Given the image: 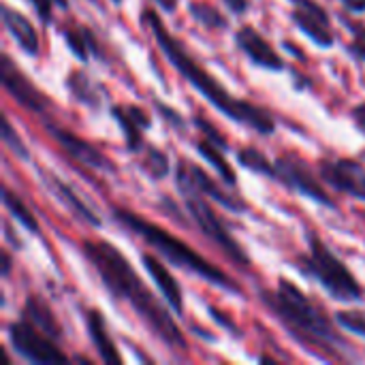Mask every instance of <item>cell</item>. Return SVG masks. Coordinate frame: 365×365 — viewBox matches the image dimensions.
I'll return each instance as SVG.
<instances>
[{
	"instance_id": "1",
	"label": "cell",
	"mask_w": 365,
	"mask_h": 365,
	"mask_svg": "<svg viewBox=\"0 0 365 365\" xmlns=\"http://www.w3.org/2000/svg\"><path fill=\"white\" fill-rule=\"evenodd\" d=\"M81 252L101 278L103 287L115 299L128 304L163 344L175 351H186L184 334L171 319V312L154 297V293L145 287V282L137 276L128 259L118 248H113L109 242L86 240L81 242Z\"/></svg>"
},
{
	"instance_id": "2",
	"label": "cell",
	"mask_w": 365,
	"mask_h": 365,
	"mask_svg": "<svg viewBox=\"0 0 365 365\" xmlns=\"http://www.w3.org/2000/svg\"><path fill=\"white\" fill-rule=\"evenodd\" d=\"M141 19L150 28V32H152L154 41L158 43L160 51L165 53V58L220 113H225L229 120H233L237 124H244V126L252 128L259 135H274L276 133V120L272 118V113L267 109L255 105V103L231 96L229 90L186 51V47L180 43V38L167 30V26L163 24L160 15L154 13V9H145L141 13Z\"/></svg>"
},
{
	"instance_id": "3",
	"label": "cell",
	"mask_w": 365,
	"mask_h": 365,
	"mask_svg": "<svg viewBox=\"0 0 365 365\" xmlns=\"http://www.w3.org/2000/svg\"><path fill=\"white\" fill-rule=\"evenodd\" d=\"M261 302L278 317V321L289 329V334L306 346L323 349L325 355L334 357L342 338L338 336L334 323L310 302V297L291 280L280 278L276 291H263Z\"/></svg>"
},
{
	"instance_id": "4",
	"label": "cell",
	"mask_w": 365,
	"mask_h": 365,
	"mask_svg": "<svg viewBox=\"0 0 365 365\" xmlns=\"http://www.w3.org/2000/svg\"><path fill=\"white\" fill-rule=\"evenodd\" d=\"M113 218L118 222H122L128 231L139 235L145 244H150L171 265L182 267V269H186L190 274H197L205 282H210V284H214V287H218V289H222L227 293H233V295L242 293V287L231 276H227L222 269L212 265L197 250L186 246L182 240H178L175 235H171L163 227H158V225H154V222H150V220H145V218H141V216H137L135 212H128V210H113Z\"/></svg>"
},
{
	"instance_id": "5",
	"label": "cell",
	"mask_w": 365,
	"mask_h": 365,
	"mask_svg": "<svg viewBox=\"0 0 365 365\" xmlns=\"http://www.w3.org/2000/svg\"><path fill=\"white\" fill-rule=\"evenodd\" d=\"M310 252L299 255L295 267L306 276L314 278L331 299L336 302H361L365 295L364 287L357 282L353 272L329 250V246L314 233L306 235Z\"/></svg>"
},
{
	"instance_id": "6",
	"label": "cell",
	"mask_w": 365,
	"mask_h": 365,
	"mask_svg": "<svg viewBox=\"0 0 365 365\" xmlns=\"http://www.w3.org/2000/svg\"><path fill=\"white\" fill-rule=\"evenodd\" d=\"M180 195L184 197V203H186V210L190 212L192 220L197 222V227L201 229V233L212 240L235 265H242V267H248L250 265V257L246 255V250L240 246V242L229 233L227 225L218 218V214L214 212V207L203 199V195H199L197 190L192 188H186V186H180L178 188Z\"/></svg>"
},
{
	"instance_id": "7",
	"label": "cell",
	"mask_w": 365,
	"mask_h": 365,
	"mask_svg": "<svg viewBox=\"0 0 365 365\" xmlns=\"http://www.w3.org/2000/svg\"><path fill=\"white\" fill-rule=\"evenodd\" d=\"M9 342L13 351L30 364H66L68 357L58 349L56 340L43 334L24 317L9 325Z\"/></svg>"
},
{
	"instance_id": "8",
	"label": "cell",
	"mask_w": 365,
	"mask_h": 365,
	"mask_svg": "<svg viewBox=\"0 0 365 365\" xmlns=\"http://www.w3.org/2000/svg\"><path fill=\"white\" fill-rule=\"evenodd\" d=\"M175 186H186L197 190L199 195H205L207 199L216 201L218 205L231 210V212H246L248 205L240 195L227 192L210 173H205V169H201L199 165L190 163V160H180L175 167Z\"/></svg>"
},
{
	"instance_id": "9",
	"label": "cell",
	"mask_w": 365,
	"mask_h": 365,
	"mask_svg": "<svg viewBox=\"0 0 365 365\" xmlns=\"http://www.w3.org/2000/svg\"><path fill=\"white\" fill-rule=\"evenodd\" d=\"M276 182H280L293 192H299L302 197H308L321 205L334 207V199L327 195L321 182L310 173V169L295 156H280L276 160Z\"/></svg>"
},
{
	"instance_id": "10",
	"label": "cell",
	"mask_w": 365,
	"mask_h": 365,
	"mask_svg": "<svg viewBox=\"0 0 365 365\" xmlns=\"http://www.w3.org/2000/svg\"><path fill=\"white\" fill-rule=\"evenodd\" d=\"M0 79L4 90L15 98L17 105H21L26 111L32 113H43L49 107V98L21 73V68H17V64L11 60V56H2L0 58Z\"/></svg>"
},
{
	"instance_id": "11",
	"label": "cell",
	"mask_w": 365,
	"mask_h": 365,
	"mask_svg": "<svg viewBox=\"0 0 365 365\" xmlns=\"http://www.w3.org/2000/svg\"><path fill=\"white\" fill-rule=\"evenodd\" d=\"M293 11L291 19L293 24L319 47H334L336 34L331 28L329 13L317 2V0H291Z\"/></svg>"
},
{
	"instance_id": "12",
	"label": "cell",
	"mask_w": 365,
	"mask_h": 365,
	"mask_svg": "<svg viewBox=\"0 0 365 365\" xmlns=\"http://www.w3.org/2000/svg\"><path fill=\"white\" fill-rule=\"evenodd\" d=\"M321 178L336 190L365 201V167L353 158L319 160Z\"/></svg>"
},
{
	"instance_id": "13",
	"label": "cell",
	"mask_w": 365,
	"mask_h": 365,
	"mask_svg": "<svg viewBox=\"0 0 365 365\" xmlns=\"http://www.w3.org/2000/svg\"><path fill=\"white\" fill-rule=\"evenodd\" d=\"M47 133L56 139V143L71 158H75L83 167L94 169V171H103V173H113L115 171L113 160L107 154H103L96 145H92L90 141L81 139L79 135H75V133H71L66 128H60L58 124H47Z\"/></svg>"
},
{
	"instance_id": "14",
	"label": "cell",
	"mask_w": 365,
	"mask_h": 365,
	"mask_svg": "<svg viewBox=\"0 0 365 365\" xmlns=\"http://www.w3.org/2000/svg\"><path fill=\"white\" fill-rule=\"evenodd\" d=\"M235 45L248 56V60L265 71H284V58L272 47V43L252 26H242L235 32Z\"/></svg>"
},
{
	"instance_id": "15",
	"label": "cell",
	"mask_w": 365,
	"mask_h": 365,
	"mask_svg": "<svg viewBox=\"0 0 365 365\" xmlns=\"http://www.w3.org/2000/svg\"><path fill=\"white\" fill-rule=\"evenodd\" d=\"M109 113L118 122V126H120V130L124 135L126 150L133 152V154L143 152V148L148 145L143 133L152 124L150 113L143 107H137V105H113L109 109Z\"/></svg>"
},
{
	"instance_id": "16",
	"label": "cell",
	"mask_w": 365,
	"mask_h": 365,
	"mask_svg": "<svg viewBox=\"0 0 365 365\" xmlns=\"http://www.w3.org/2000/svg\"><path fill=\"white\" fill-rule=\"evenodd\" d=\"M141 263L145 267V272L150 274V278L154 280V284L158 287V291L163 293V297L167 299V304L171 306V310L175 314H184V295H182V287L180 282L171 276V272L165 267V263H160L156 257L152 255H141Z\"/></svg>"
},
{
	"instance_id": "17",
	"label": "cell",
	"mask_w": 365,
	"mask_h": 365,
	"mask_svg": "<svg viewBox=\"0 0 365 365\" xmlns=\"http://www.w3.org/2000/svg\"><path fill=\"white\" fill-rule=\"evenodd\" d=\"M0 13H2L4 28H6L9 34L15 38V43L19 45V49H21L24 53L32 56V58L38 56L41 43H38V32L34 30L32 21H30L24 13L11 9L9 4H2Z\"/></svg>"
},
{
	"instance_id": "18",
	"label": "cell",
	"mask_w": 365,
	"mask_h": 365,
	"mask_svg": "<svg viewBox=\"0 0 365 365\" xmlns=\"http://www.w3.org/2000/svg\"><path fill=\"white\" fill-rule=\"evenodd\" d=\"M86 329H88V336L98 353V357L103 359V364L120 365L122 364V355L118 353L111 336H109V329H107V323L103 319V314L98 310H88L86 312Z\"/></svg>"
},
{
	"instance_id": "19",
	"label": "cell",
	"mask_w": 365,
	"mask_h": 365,
	"mask_svg": "<svg viewBox=\"0 0 365 365\" xmlns=\"http://www.w3.org/2000/svg\"><path fill=\"white\" fill-rule=\"evenodd\" d=\"M43 173V171H41ZM43 182L49 186V190L68 207V212H73V216H77L81 222H88V225H92V227H101V218L96 216V212L88 205V203H83L79 197H77V192L68 186V184H64L58 175H49V173H43Z\"/></svg>"
},
{
	"instance_id": "20",
	"label": "cell",
	"mask_w": 365,
	"mask_h": 365,
	"mask_svg": "<svg viewBox=\"0 0 365 365\" xmlns=\"http://www.w3.org/2000/svg\"><path fill=\"white\" fill-rule=\"evenodd\" d=\"M21 317H24L26 321H30L34 327H38L43 334H47L49 338H53L56 342L62 338V327H60L58 319L53 317L51 308H49L38 295H30V297L24 302Z\"/></svg>"
},
{
	"instance_id": "21",
	"label": "cell",
	"mask_w": 365,
	"mask_h": 365,
	"mask_svg": "<svg viewBox=\"0 0 365 365\" xmlns=\"http://www.w3.org/2000/svg\"><path fill=\"white\" fill-rule=\"evenodd\" d=\"M62 36L66 47L79 58V60H90L92 56H101V47L96 43V36L92 34L90 28L83 26H64Z\"/></svg>"
},
{
	"instance_id": "22",
	"label": "cell",
	"mask_w": 365,
	"mask_h": 365,
	"mask_svg": "<svg viewBox=\"0 0 365 365\" xmlns=\"http://www.w3.org/2000/svg\"><path fill=\"white\" fill-rule=\"evenodd\" d=\"M66 88L77 103L92 107V109L101 107V88L83 71H73L66 77Z\"/></svg>"
},
{
	"instance_id": "23",
	"label": "cell",
	"mask_w": 365,
	"mask_h": 365,
	"mask_svg": "<svg viewBox=\"0 0 365 365\" xmlns=\"http://www.w3.org/2000/svg\"><path fill=\"white\" fill-rule=\"evenodd\" d=\"M197 152L218 171V175L222 178V182L227 184V186H231V188H235L237 186V178H235V171H233V167L229 165V160L225 158V150H220L218 145H214L212 141H207V139H203V141H199L197 143Z\"/></svg>"
},
{
	"instance_id": "24",
	"label": "cell",
	"mask_w": 365,
	"mask_h": 365,
	"mask_svg": "<svg viewBox=\"0 0 365 365\" xmlns=\"http://www.w3.org/2000/svg\"><path fill=\"white\" fill-rule=\"evenodd\" d=\"M2 201H4V207L9 210V214L17 220V225H21L26 231H30V233H34V235H38L41 233V227H38V220H36V216L26 207V203L11 190V188H4V192H2Z\"/></svg>"
},
{
	"instance_id": "25",
	"label": "cell",
	"mask_w": 365,
	"mask_h": 365,
	"mask_svg": "<svg viewBox=\"0 0 365 365\" xmlns=\"http://www.w3.org/2000/svg\"><path fill=\"white\" fill-rule=\"evenodd\" d=\"M237 163L244 169H248L252 173H259V175H267L269 180L276 182V163L269 160L261 150H257V148H242L237 152Z\"/></svg>"
},
{
	"instance_id": "26",
	"label": "cell",
	"mask_w": 365,
	"mask_h": 365,
	"mask_svg": "<svg viewBox=\"0 0 365 365\" xmlns=\"http://www.w3.org/2000/svg\"><path fill=\"white\" fill-rule=\"evenodd\" d=\"M188 13L192 15L195 21H199L201 26L210 28V30H225L227 28V17L214 6V4H207V2H199V0H192L188 4Z\"/></svg>"
},
{
	"instance_id": "27",
	"label": "cell",
	"mask_w": 365,
	"mask_h": 365,
	"mask_svg": "<svg viewBox=\"0 0 365 365\" xmlns=\"http://www.w3.org/2000/svg\"><path fill=\"white\" fill-rule=\"evenodd\" d=\"M143 152H145V156L141 158V167L148 171V175H150L152 180H163V178H167L169 171H171V165H169L167 154H165L163 150L150 145V143L143 148Z\"/></svg>"
},
{
	"instance_id": "28",
	"label": "cell",
	"mask_w": 365,
	"mask_h": 365,
	"mask_svg": "<svg viewBox=\"0 0 365 365\" xmlns=\"http://www.w3.org/2000/svg\"><path fill=\"white\" fill-rule=\"evenodd\" d=\"M2 143H4L15 156H19L21 160H30V152H28L26 143H24L21 135L15 130V126L11 124V120H9L6 113H2Z\"/></svg>"
},
{
	"instance_id": "29",
	"label": "cell",
	"mask_w": 365,
	"mask_h": 365,
	"mask_svg": "<svg viewBox=\"0 0 365 365\" xmlns=\"http://www.w3.org/2000/svg\"><path fill=\"white\" fill-rule=\"evenodd\" d=\"M336 321H338V325H342L346 331L357 334V336L365 338V312L344 310V312H338V314H336Z\"/></svg>"
},
{
	"instance_id": "30",
	"label": "cell",
	"mask_w": 365,
	"mask_h": 365,
	"mask_svg": "<svg viewBox=\"0 0 365 365\" xmlns=\"http://www.w3.org/2000/svg\"><path fill=\"white\" fill-rule=\"evenodd\" d=\"M344 24L349 26V30L353 32V41L349 43V53L357 60L365 62V26L355 24L351 19H344Z\"/></svg>"
},
{
	"instance_id": "31",
	"label": "cell",
	"mask_w": 365,
	"mask_h": 365,
	"mask_svg": "<svg viewBox=\"0 0 365 365\" xmlns=\"http://www.w3.org/2000/svg\"><path fill=\"white\" fill-rule=\"evenodd\" d=\"M192 122H195V126L205 135V139H207V141H212L214 145H218V148H220V150H225V152L229 150V145H227V141H225L222 133H220V130H216L212 122H207V120H203V118H199V115H197Z\"/></svg>"
},
{
	"instance_id": "32",
	"label": "cell",
	"mask_w": 365,
	"mask_h": 365,
	"mask_svg": "<svg viewBox=\"0 0 365 365\" xmlns=\"http://www.w3.org/2000/svg\"><path fill=\"white\" fill-rule=\"evenodd\" d=\"M36 15L41 17L43 24H49L51 21V9L58 6V9H66L68 6V0H30Z\"/></svg>"
},
{
	"instance_id": "33",
	"label": "cell",
	"mask_w": 365,
	"mask_h": 365,
	"mask_svg": "<svg viewBox=\"0 0 365 365\" xmlns=\"http://www.w3.org/2000/svg\"><path fill=\"white\" fill-rule=\"evenodd\" d=\"M156 107H158V113H160L167 122H171V120H173V126H175V128H182V126H184V120H182V115H180L178 111H173L171 107L163 105L160 101H156Z\"/></svg>"
},
{
	"instance_id": "34",
	"label": "cell",
	"mask_w": 365,
	"mask_h": 365,
	"mask_svg": "<svg viewBox=\"0 0 365 365\" xmlns=\"http://www.w3.org/2000/svg\"><path fill=\"white\" fill-rule=\"evenodd\" d=\"M351 120L357 126V130L365 137V103H359L357 107L351 109Z\"/></svg>"
},
{
	"instance_id": "35",
	"label": "cell",
	"mask_w": 365,
	"mask_h": 365,
	"mask_svg": "<svg viewBox=\"0 0 365 365\" xmlns=\"http://www.w3.org/2000/svg\"><path fill=\"white\" fill-rule=\"evenodd\" d=\"M227 6H229V11L231 13H235V15H244L246 11H248V6H250V0H222Z\"/></svg>"
},
{
	"instance_id": "36",
	"label": "cell",
	"mask_w": 365,
	"mask_h": 365,
	"mask_svg": "<svg viewBox=\"0 0 365 365\" xmlns=\"http://www.w3.org/2000/svg\"><path fill=\"white\" fill-rule=\"evenodd\" d=\"M344 4L346 11H353V13H365V0H340Z\"/></svg>"
},
{
	"instance_id": "37",
	"label": "cell",
	"mask_w": 365,
	"mask_h": 365,
	"mask_svg": "<svg viewBox=\"0 0 365 365\" xmlns=\"http://www.w3.org/2000/svg\"><path fill=\"white\" fill-rule=\"evenodd\" d=\"M11 269H13V259H11V255H9V250H2V276L9 278Z\"/></svg>"
},
{
	"instance_id": "38",
	"label": "cell",
	"mask_w": 365,
	"mask_h": 365,
	"mask_svg": "<svg viewBox=\"0 0 365 365\" xmlns=\"http://www.w3.org/2000/svg\"><path fill=\"white\" fill-rule=\"evenodd\" d=\"M154 4L160 11H167V13H173L178 9V0H154Z\"/></svg>"
},
{
	"instance_id": "39",
	"label": "cell",
	"mask_w": 365,
	"mask_h": 365,
	"mask_svg": "<svg viewBox=\"0 0 365 365\" xmlns=\"http://www.w3.org/2000/svg\"><path fill=\"white\" fill-rule=\"evenodd\" d=\"M113 4H122V0H111Z\"/></svg>"
}]
</instances>
